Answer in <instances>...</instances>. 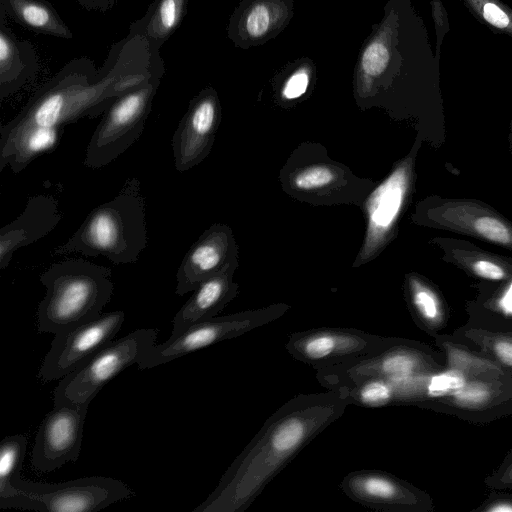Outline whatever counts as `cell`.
Returning <instances> with one entry per match:
<instances>
[{
	"instance_id": "obj_28",
	"label": "cell",
	"mask_w": 512,
	"mask_h": 512,
	"mask_svg": "<svg viewBox=\"0 0 512 512\" xmlns=\"http://www.w3.org/2000/svg\"><path fill=\"white\" fill-rule=\"evenodd\" d=\"M334 173L325 166H315L302 170L294 177V184L301 190H311L328 185Z\"/></svg>"
},
{
	"instance_id": "obj_25",
	"label": "cell",
	"mask_w": 512,
	"mask_h": 512,
	"mask_svg": "<svg viewBox=\"0 0 512 512\" xmlns=\"http://www.w3.org/2000/svg\"><path fill=\"white\" fill-rule=\"evenodd\" d=\"M185 0H160L153 19L148 27L154 38H163L178 25L184 9Z\"/></svg>"
},
{
	"instance_id": "obj_3",
	"label": "cell",
	"mask_w": 512,
	"mask_h": 512,
	"mask_svg": "<svg viewBox=\"0 0 512 512\" xmlns=\"http://www.w3.org/2000/svg\"><path fill=\"white\" fill-rule=\"evenodd\" d=\"M144 76L111 72L90 83L85 77H69L38 93L11 121L0 127V137L32 128H58L84 117H95L113 102L143 85Z\"/></svg>"
},
{
	"instance_id": "obj_19",
	"label": "cell",
	"mask_w": 512,
	"mask_h": 512,
	"mask_svg": "<svg viewBox=\"0 0 512 512\" xmlns=\"http://www.w3.org/2000/svg\"><path fill=\"white\" fill-rule=\"evenodd\" d=\"M61 130L32 128L0 137V171L9 166L13 173H20L40 154L56 148Z\"/></svg>"
},
{
	"instance_id": "obj_20",
	"label": "cell",
	"mask_w": 512,
	"mask_h": 512,
	"mask_svg": "<svg viewBox=\"0 0 512 512\" xmlns=\"http://www.w3.org/2000/svg\"><path fill=\"white\" fill-rule=\"evenodd\" d=\"M287 15L282 1L257 0L244 12L240 20V31L248 40L265 39L283 25Z\"/></svg>"
},
{
	"instance_id": "obj_18",
	"label": "cell",
	"mask_w": 512,
	"mask_h": 512,
	"mask_svg": "<svg viewBox=\"0 0 512 512\" xmlns=\"http://www.w3.org/2000/svg\"><path fill=\"white\" fill-rule=\"evenodd\" d=\"M228 275L215 274L203 281L175 314L171 336L190 325L216 316L233 296Z\"/></svg>"
},
{
	"instance_id": "obj_8",
	"label": "cell",
	"mask_w": 512,
	"mask_h": 512,
	"mask_svg": "<svg viewBox=\"0 0 512 512\" xmlns=\"http://www.w3.org/2000/svg\"><path fill=\"white\" fill-rule=\"evenodd\" d=\"M287 308L272 306L194 323L180 334L170 336L161 344H155L143 356L137 367L140 370L154 368L221 341L239 337L278 319Z\"/></svg>"
},
{
	"instance_id": "obj_13",
	"label": "cell",
	"mask_w": 512,
	"mask_h": 512,
	"mask_svg": "<svg viewBox=\"0 0 512 512\" xmlns=\"http://www.w3.org/2000/svg\"><path fill=\"white\" fill-rule=\"evenodd\" d=\"M339 487L352 501L376 511L402 512L421 506L418 492L383 470L352 471L343 477Z\"/></svg>"
},
{
	"instance_id": "obj_34",
	"label": "cell",
	"mask_w": 512,
	"mask_h": 512,
	"mask_svg": "<svg viewBox=\"0 0 512 512\" xmlns=\"http://www.w3.org/2000/svg\"><path fill=\"white\" fill-rule=\"evenodd\" d=\"M456 394L459 400H463L465 402H479L486 397L487 391L480 385H472L467 388L464 386Z\"/></svg>"
},
{
	"instance_id": "obj_15",
	"label": "cell",
	"mask_w": 512,
	"mask_h": 512,
	"mask_svg": "<svg viewBox=\"0 0 512 512\" xmlns=\"http://www.w3.org/2000/svg\"><path fill=\"white\" fill-rule=\"evenodd\" d=\"M61 217L58 200L53 195L30 196L23 212L0 229V269L8 267L18 249L53 231Z\"/></svg>"
},
{
	"instance_id": "obj_24",
	"label": "cell",
	"mask_w": 512,
	"mask_h": 512,
	"mask_svg": "<svg viewBox=\"0 0 512 512\" xmlns=\"http://www.w3.org/2000/svg\"><path fill=\"white\" fill-rule=\"evenodd\" d=\"M390 58V47L383 27L366 45L360 59V72L365 79L377 78L385 72Z\"/></svg>"
},
{
	"instance_id": "obj_1",
	"label": "cell",
	"mask_w": 512,
	"mask_h": 512,
	"mask_svg": "<svg viewBox=\"0 0 512 512\" xmlns=\"http://www.w3.org/2000/svg\"><path fill=\"white\" fill-rule=\"evenodd\" d=\"M339 389L298 394L281 405L193 512H244L265 487L349 406Z\"/></svg>"
},
{
	"instance_id": "obj_37",
	"label": "cell",
	"mask_w": 512,
	"mask_h": 512,
	"mask_svg": "<svg viewBox=\"0 0 512 512\" xmlns=\"http://www.w3.org/2000/svg\"><path fill=\"white\" fill-rule=\"evenodd\" d=\"M490 511H499V512H506V511H512V505L505 503L493 506L489 509Z\"/></svg>"
},
{
	"instance_id": "obj_22",
	"label": "cell",
	"mask_w": 512,
	"mask_h": 512,
	"mask_svg": "<svg viewBox=\"0 0 512 512\" xmlns=\"http://www.w3.org/2000/svg\"><path fill=\"white\" fill-rule=\"evenodd\" d=\"M337 389L343 392L350 405L365 408H383L395 405V391L387 378L368 379Z\"/></svg>"
},
{
	"instance_id": "obj_4",
	"label": "cell",
	"mask_w": 512,
	"mask_h": 512,
	"mask_svg": "<svg viewBox=\"0 0 512 512\" xmlns=\"http://www.w3.org/2000/svg\"><path fill=\"white\" fill-rule=\"evenodd\" d=\"M112 270L83 258L53 263L40 275L46 288L37 311L39 332L57 334L102 313L114 284Z\"/></svg>"
},
{
	"instance_id": "obj_23",
	"label": "cell",
	"mask_w": 512,
	"mask_h": 512,
	"mask_svg": "<svg viewBox=\"0 0 512 512\" xmlns=\"http://www.w3.org/2000/svg\"><path fill=\"white\" fill-rule=\"evenodd\" d=\"M16 15L28 26L54 35L69 37V30L45 5L34 0H10Z\"/></svg>"
},
{
	"instance_id": "obj_36",
	"label": "cell",
	"mask_w": 512,
	"mask_h": 512,
	"mask_svg": "<svg viewBox=\"0 0 512 512\" xmlns=\"http://www.w3.org/2000/svg\"><path fill=\"white\" fill-rule=\"evenodd\" d=\"M500 306L506 313L512 314V285L501 299Z\"/></svg>"
},
{
	"instance_id": "obj_31",
	"label": "cell",
	"mask_w": 512,
	"mask_h": 512,
	"mask_svg": "<svg viewBox=\"0 0 512 512\" xmlns=\"http://www.w3.org/2000/svg\"><path fill=\"white\" fill-rule=\"evenodd\" d=\"M15 58V48L11 39L4 32L0 35V72L1 81L6 77V73L10 70V67Z\"/></svg>"
},
{
	"instance_id": "obj_7",
	"label": "cell",
	"mask_w": 512,
	"mask_h": 512,
	"mask_svg": "<svg viewBox=\"0 0 512 512\" xmlns=\"http://www.w3.org/2000/svg\"><path fill=\"white\" fill-rule=\"evenodd\" d=\"M156 90L154 83L143 85L118 97L106 110L86 148L84 165L98 169L108 165L143 133Z\"/></svg>"
},
{
	"instance_id": "obj_10",
	"label": "cell",
	"mask_w": 512,
	"mask_h": 512,
	"mask_svg": "<svg viewBox=\"0 0 512 512\" xmlns=\"http://www.w3.org/2000/svg\"><path fill=\"white\" fill-rule=\"evenodd\" d=\"M123 311L99 316L57 333L44 357L38 376L43 382L59 380L112 341L124 322Z\"/></svg>"
},
{
	"instance_id": "obj_5",
	"label": "cell",
	"mask_w": 512,
	"mask_h": 512,
	"mask_svg": "<svg viewBox=\"0 0 512 512\" xmlns=\"http://www.w3.org/2000/svg\"><path fill=\"white\" fill-rule=\"evenodd\" d=\"M15 495L0 503L2 509H23L40 512H96L134 492L119 479L91 476L60 483H38L15 480Z\"/></svg>"
},
{
	"instance_id": "obj_16",
	"label": "cell",
	"mask_w": 512,
	"mask_h": 512,
	"mask_svg": "<svg viewBox=\"0 0 512 512\" xmlns=\"http://www.w3.org/2000/svg\"><path fill=\"white\" fill-rule=\"evenodd\" d=\"M224 236L220 230L211 229L192 244L176 273L177 295L194 291L220 269L226 254Z\"/></svg>"
},
{
	"instance_id": "obj_9",
	"label": "cell",
	"mask_w": 512,
	"mask_h": 512,
	"mask_svg": "<svg viewBox=\"0 0 512 512\" xmlns=\"http://www.w3.org/2000/svg\"><path fill=\"white\" fill-rule=\"evenodd\" d=\"M426 362L421 351L395 337H386L375 350L316 370V379L328 390L373 378H397L420 372Z\"/></svg>"
},
{
	"instance_id": "obj_14",
	"label": "cell",
	"mask_w": 512,
	"mask_h": 512,
	"mask_svg": "<svg viewBox=\"0 0 512 512\" xmlns=\"http://www.w3.org/2000/svg\"><path fill=\"white\" fill-rule=\"evenodd\" d=\"M218 117L216 98L203 93L193 99L172 137L175 169L188 171L206 156Z\"/></svg>"
},
{
	"instance_id": "obj_30",
	"label": "cell",
	"mask_w": 512,
	"mask_h": 512,
	"mask_svg": "<svg viewBox=\"0 0 512 512\" xmlns=\"http://www.w3.org/2000/svg\"><path fill=\"white\" fill-rule=\"evenodd\" d=\"M309 85V73L305 69H299L286 81L282 94L286 99H295L302 96Z\"/></svg>"
},
{
	"instance_id": "obj_26",
	"label": "cell",
	"mask_w": 512,
	"mask_h": 512,
	"mask_svg": "<svg viewBox=\"0 0 512 512\" xmlns=\"http://www.w3.org/2000/svg\"><path fill=\"white\" fill-rule=\"evenodd\" d=\"M411 302L419 318L428 325H434L440 318L439 302L434 293L416 280H412Z\"/></svg>"
},
{
	"instance_id": "obj_27",
	"label": "cell",
	"mask_w": 512,
	"mask_h": 512,
	"mask_svg": "<svg viewBox=\"0 0 512 512\" xmlns=\"http://www.w3.org/2000/svg\"><path fill=\"white\" fill-rule=\"evenodd\" d=\"M424 386L430 397H440L447 394H456L465 385V379L459 372L446 371L431 376Z\"/></svg>"
},
{
	"instance_id": "obj_2",
	"label": "cell",
	"mask_w": 512,
	"mask_h": 512,
	"mask_svg": "<svg viewBox=\"0 0 512 512\" xmlns=\"http://www.w3.org/2000/svg\"><path fill=\"white\" fill-rule=\"evenodd\" d=\"M147 246L145 198L137 177L128 178L119 193L95 207L53 255H102L114 264L135 263Z\"/></svg>"
},
{
	"instance_id": "obj_12",
	"label": "cell",
	"mask_w": 512,
	"mask_h": 512,
	"mask_svg": "<svg viewBox=\"0 0 512 512\" xmlns=\"http://www.w3.org/2000/svg\"><path fill=\"white\" fill-rule=\"evenodd\" d=\"M88 406H54L40 423L32 450L31 464L38 473L52 472L67 462L77 461Z\"/></svg>"
},
{
	"instance_id": "obj_32",
	"label": "cell",
	"mask_w": 512,
	"mask_h": 512,
	"mask_svg": "<svg viewBox=\"0 0 512 512\" xmlns=\"http://www.w3.org/2000/svg\"><path fill=\"white\" fill-rule=\"evenodd\" d=\"M483 16L487 22L498 28H504L509 24V17L507 14L493 3H487L484 5Z\"/></svg>"
},
{
	"instance_id": "obj_35",
	"label": "cell",
	"mask_w": 512,
	"mask_h": 512,
	"mask_svg": "<svg viewBox=\"0 0 512 512\" xmlns=\"http://www.w3.org/2000/svg\"><path fill=\"white\" fill-rule=\"evenodd\" d=\"M495 353L505 364L512 366V342L501 340L495 346Z\"/></svg>"
},
{
	"instance_id": "obj_29",
	"label": "cell",
	"mask_w": 512,
	"mask_h": 512,
	"mask_svg": "<svg viewBox=\"0 0 512 512\" xmlns=\"http://www.w3.org/2000/svg\"><path fill=\"white\" fill-rule=\"evenodd\" d=\"M474 226L479 234L491 241L503 244L510 241V234L506 226L493 217L478 218Z\"/></svg>"
},
{
	"instance_id": "obj_33",
	"label": "cell",
	"mask_w": 512,
	"mask_h": 512,
	"mask_svg": "<svg viewBox=\"0 0 512 512\" xmlns=\"http://www.w3.org/2000/svg\"><path fill=\"white\" fill-rule=\"evenodd\" d=\"M473 269L477 275L483 278L499 280L504 277V271L498 265L487 260L475 262Z\"/></svg>"
},
{
	"instance_id": "obj_38",
	"label": "cell",
	"mask_w": 512,
	"mask_h": 512,
	"mask_svg": "<svg viewBox=\"0 0 512 512\" xmlns=\"http://www.w3.org/2000/svg\"><path fill=\"white\" fill-rule=\"evenodd\" d=\"M511 477H512V470H511Z\"/></svg>"
},
{
	"instance_id": "obj_17",
	"label": "cell",
	"mask_w": 512,
	"mask_h": 512,
	"mask_svg": "<svg viewBox=\"0 0 512 512\" xmlns=\"http://www.w3.org/2000/svg\"><path fill=\"white\" fill-rule=\"evenodd\" d=\"M406 188L405 169L399 168L371 194L368 203V233L365 252L383 240L401 208Z\"/></svg>"
},
{
	"instance_id": "obj_6",
	"label": "cell",
	"mask_w": 512,
	"mask_h": 512,
	"mask_svg": "<svg viewBox=\"0 0 512 512\" xmlns=\"http://www.w3.org/2000/svg\"><path fill=\"white\" fill-rule=\"evenodd\" d=\"M157 336L156 328H140L110 341L60 379L54 390V406H89L108 382L129 366L140 362L156 344Z\"/></svg>"
},
{
	"instance_id": "obj_21",
	"label": "cell",
	"mask_w": 512,
	"mask_h": 512,
	"mask_svg": "<svg viewBox=\"0 0 512 512\" xmlns=\"http://www.w3.org/2000/svg\"><path fill=\"white\" fill-rule=\"evenodd\" d=\"M26 448L27 438L23 434L6 436L0 443V503L18 490L13 484L20 476Z\"/></svg>"
},
{
	"instance_id": "obj_11",
	"label": "cell",
	"mask_w": 512,
	"mask_h": 512,
	"mask_svg": "<svg viewBox=\"0 0 512 512\" xmlns=\"http://www.w3.org/2000/svg\"><path fill=\"white\" fill-rule=\"evenodd\" d=\"M385 339L356 328L319 327L290 334L285 349L296 361L319 370L367 354Z\"/></svg>"
}]
</instances>
